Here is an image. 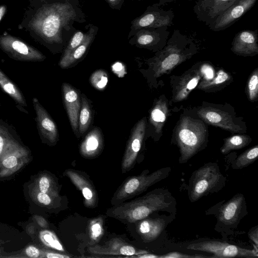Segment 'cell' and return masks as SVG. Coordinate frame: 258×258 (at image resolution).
I'll list each match as a JSON object with an SVG mask.
<instances>
[{"instance_id": "6da1fadb", "label": "cell", "mask_w": 258, "mask_h": 258, "mask_svg": "<svg viewBox=\"0 0 258 258\" xmlns=\"http://www.w3.org/2000/svg\"><path fill=\"white\" fill-rule=\"evenodd\" d=\"M86 22L79 0H29L18 28L57 53L64 48L76 31L74 23Z\"/></svg>"}, {"instance_id": "7a4b0ae2", "label": "cell", "mask_w": 258, "mask_h": 258, "mask_svg": "<svg viewBox=\"0 0 258 258\" xmlns=\"http://www.w3.org/2000/svg\"><path fill=\"white\" fill-rule=\"evenodd\" d=\"M176 203L168 190L156 188L141 197L112 206L106 214L122 223H133L157 212H173Z\"/></svg>"}, {"instance_id": "3957f363", "label": "cell", "mask_w": 258, "mask_h": 258, "mask_svg": "<svg viewBox=\"0 0 258 258\" xmlns=\"http://www.w3.org/2000/svg\"><path fill=\"white\" fill-rule=\"evenodd\" d=\"M206 134L207 130L202 122L187 116L182 118L176 132L180 153L179 163L187 162L202 149Z\"/></svg>"}, {"instance_id": "277c9868", "label": "cell", "mask_w": 258, "mask_h": 258, "mask_svg": "<svg viewBox=\"0 0 258 258\" xmlns=\"http://www.w3.org/2000/svg\"><path fill=\"white\" fill-rule=\"evenodd\" d=\"M226 178L217 163L209 162L195 171L189 180L188 195L194 202L209 194L217 192L225 184Z\"/></svg>"}, {"instance_id": "5b68a950", "label": "cell", "mask_w": 258, "mask_h": 258, "mask_svg": "<svg viewBox=\"0 0 258 258\" xmlns=\"http://www.w3.org/2000/svg\"><path fill=\"white\" fill-rule=\"evenodd\" d=\"M170 171V167L162 168L150 174L148 170H145L139 175L129 177L114 192L110 201L111 205H118L141 194L166 178Z\"/></svg>"}, {"instance_id": "8992f818", "label": "cell", "mask_w": 258, "mask_h": 258, "mask_svg": "<svg viewBox=\"0 0 258 258\" xmlns=\"http://www.w3.org/2000/svg\"><path fill=\"white\" fill-rule=\"evenodd\" d=\"M0 49L10 58L17 61L40 62L46 58L34 46L6 31L0 35Z\"/></svg>"}, {"instance_id": "52a82bcc", "label": "cell", "mask_w": 258, "mask_h": 258, "mask_svg": "<svg viewBox=\"0 0 258 258\" xmlns=\"http://www.w3.org/2000/svg\"><path fill=\"white\" fill-rule=\"evenodd\" d=\"M174 18V14L172 10H164L157 5V3L149 6L141 15L131 21L127 38H130L143 28L171 26L173 25Z\"/></svg>"}, {"instance_id": "ba28073f", "label": "cell", "mask_w": 258, "mask_h": 258, "mask_svg": "<svg viewBox=\"0 0 258 258\" xmlns=\"http://www.w3.org/2000/svg\"><path fill=\"white\" fill-rule=\"evenodd\" d=\"M187 249L202 251L213 254L211 257H257V252L219 240H209L192 243Z\"/></svg>"}, {"instance_id": "9c48e42d", "label": "cell", "mask_w": 258, "mask_h": 258, "mask_svg": "<svg viewBox=\"0 0 258 258\" xmlns=\"http://www.w3.org/2000/svg\"><path fill=\"white\" fill-rule=\"evenodd\" d=\"M246 214L245 198L242 194H237L220 207L217 214V224L221 226L234 228Z\"/></svg>"}, {"instance_id": "30bf717a", "label": "cell", "mask_w": 258, "mask_h": 258, "mask_svg": "<svg viewBox=\"0 0 258 258\" xmlns=\"http://www.w3.org/2000/svg\"><path fill=\"white\" fill-rule=\"evenodd\" d=\"M32 103L36 113L37 129L42 142L49 145H55L59 137L55 122L37 98H33Z\"/></svg>"}, {"instance_id": "8fae6325", "label": "cell", "mask_w": 258, "mask_h": 258, "mask_svg": "<svg viewBox=\"0 0 258 258\" xmlns=\"http://www.w3.org/2000/svg\"><path fill=\"white\" fill-rule=\"evenodd\" d=\"M257 0H236L210 25L209 29L215 32L224 30L238 21L255 5Z\"/></svg>"}, {"instance_id": "7c38bea8", "label": "cell", "mask_w": 258, "mask_h": 258, "mask_svg": "<svg viewBox=\"0 0 258 258\" xmlns=\"http://www.w3.org/2000/svg\"><path fill=\"white\" fill-rule=\"evenodd\" d=\"M168 26L147 28L140 30L129 40V43L138 47L157 50L163 47L170 34Z\"/></svg>"}, {"instance_id": "4fadbf2b", "label": "cell", "mask_w": 258, "mask_h": 258, "mask_svg": "<svg viewBox=\"0 0 258 258\" xmlns=\"http://www.w3.org/2000/svg\"><path fill=\"white\" fill-rule=\"evenodd\" d=\"M87 251L95 256L121 255L136 257L148 253L146 250L136 248L120 238L111 239L102 245H91Z\"/></svg>"}, {"instance_id": "5bb4252c", "label": "cell", "mask_w": 258, "mask_h": 258, "mask_svg": "<svg viewBox=\"0 0 258 258\" xmlns=\"http://www.w3.org/2000/svg\"><path fill=\"white\" fill-rule=\"evenodd\" d=\"M146 126V117H144L137 123L132 130L122 160L123 173L131 170L135 165L145 136Z\"/></svg>"}, {"instance_id": "9a60e30c", "label": "cell", "mask_w": 258, "mask_h": 258, "mask_svg": "<svg viewBox=\"0 0 258 258\" xmlns=\"http://www.w3.org/2000/svg\"><path fill=\"white\" fill-rule=\"evenodd\" d=\"M32 159L29 149L22 145L5 155L0 159V177H8L19 171Z\"/></svg>"}, {"instance_id": "2e32d148", "label": "cell", "mask_w": 258, "mask_h": 258, "mask_svg": "<svg viewBox=\"0 0 258 258\" xmlns=\"http://www.w3.org/2000/svg\"><path fill=\"white\" fill-rule=\"evenodd\" d=\"M236 0H195L193 7L197 18L208 26Z\"/></svg>"}, {"instance_id": "e0dca14e", "label": "cell", "mask_w": 258, "mask_h": 258, "mask_svg": "<svg viewBox=\"0 0 258 258\" xmlns=\"http://www.w3.org/2000/svg\"><path fill=\"white\" fill-rule=\"evenodd\" d=\"M62 96L72 128L79 138L78 119L81 106V100L78 91L68 83L62 85Z\"/></svg>"}, {"instance_id": "ac0fdd59", "label": "cell", "mask_w": 258, "mask_h": 258, "mask_svg": "<svg viewBox=\"0 0 258 258\" xmlns=\"http://www.w3.org/2000/svg\"><path fill=\"white\" fill-rule=\"evenodd\" d=\"M257 42V29L242 30L235 34L231 50L238 55L254 56L258 54Z\"/></svg>"}, {"instance_id": "d6986e66", "label": "cell", "mask_w": 258, "mask_h": 258, "mask_svg": "<svg viewBox=\"0 0 258 258\" xmlns=\"http://www.w3.org/2000/svg\"><path fill=\"white\" fill-rule=\"evenodd\" d=\"M198 112L199 116L209 124L230 132H241L240 126L235 124L226 112L211 107L202 108Z\"/></svg>"}, {"instance_id": "ffe728a7", "label": "cell", "mask_w": 258, "mask_h": 258, "mask_svg": "<svg viewBox=\"0 0 258 258\" xmlns=\"http://www.w3.org/2000/svg\"><path fill=\"white\" fill-rule=\"evenodd\" d=\"M85 27L87 30L84 40L68 56L60 58L58 64L61 68H67L82 58L94 41L99 30L98 27L92 24H89Z\"/></svg>"}, {"instance_id": "44dd1931", "label": "cell", "mask_w": 258, "mask_h": 258, "mask_svg": "<svg viewBox=\"0 0 258 258\" xmlns=\"http://www.w3.org/2000/svg\"><path fill=\"white\" fill-rule=\"evenodd\" d=\"M166 226L164 218L147 217L137 222V230L144 241L149 242L158 237Z\"/></svg>"}, {"instance_id": "7402d4cb", "label": "cell", "mask_w": 258, "mask_h": 258, "mask_svg": "<svg viewBox=\"0 0 258 258\" xmlns=\"http://www.w3.org/2000/svg\"><path fill=\"white\" fill-rule=\"evenodd\" d=\"M24 145L15 128L0 119V159L11 151Z\"/></svg>"}, {"instance_id": "603a6c76", "label": "cell", "mask_w": 258, "mask_h": 258, "mask_svg": "<svg viewBox=\"0 0 258 258\" xmlns=\"http://www.w3.org/2000/svg\"><path fill=\"white\" fill-rule=\"evenodd\" d=\"M66 175L81 191L84 198V204L88 208H94L97 203L96 192L91 182L81 174L73 170L66 171Z\"/></svg>"}, {"instance_id": "cb8c5ba5", "label": "cell", "mask_w": 258, "mask_h": 258, "mask_svg": "<svg viewBox=\"0 0 258 258\" xmlns=\"http://www.w3.org/2000/svg\"><path fill=\"white\" fill-rule=\"evenodd\" d=\"M0 89L10 97L16 103L17 107L21 111L28 113L24 109L27 107L25 98L18 86L0 69Z\"/></svg>"}, {"instance_id": "d4e9b609", "label": "cell", "mask_w": 258, "mask_h": 258, "mask_svg": "<svg viewBox=\"0 0 258 258\" xmlns=\"http://www.w3.org/2000/svg\"><path fill=\"white\" fill-rule=\"evenodd\" d=\"M103 139L100 130L93 128L85 137L80 146L81 154L86 157H93L102 148Z\"/></svg>"}, {"instance_id": "484cf974", "label": "cell", "mask_w": 258, "mask_h": 258, "mask_svg": "<svg viewBox=\"0 0 258 258\" xmlns=\"http://www.w3.org/2000/svg\"><path fill=\"white\" fill-rule=\"evenodd\" d=\"M201 75L197 71H192L183 76L177 85L173 100L178 102L185 99L197 86Z\"/></svg>"}, {"instance_id": "4316f807", "label": "cell", "mask_w": 258, "mask_h": 258, "mask_svg": "<svg viewBox=\"0 0 258 258\" xmlns=\"http://www.w3.org/2000/svg\"><path fill=\"white\" fill-rule=\"evenodd\" d=\"M36 189L54 199L59 198L58 187L54 178L49 174H39L31 185Z\"/></svg>"}, {"instance_id": "83f0119b", "label": "cell", "mask_w": 258, "mask_h": 258, "mask_svg": "<svg viewBox=\"0 0 258 258\" xmlns=\"http://www.w3.org/2000/svg\"><path fill=\"white\" fill-rule=\"evenodd\" d=\"M167 113V103L162 99L158 100L151 110L149 119L156 133H160L162 132Z\"/></svg>"}, {"instance_id": "f1b7e54d", "label": "cell", "mask_w": 258, "mask_h": 258, "mask_svg": "<svg viewBox=\"0 0 258 258\" xmlns=\"http://www.w3.org/2000/svg\"><path fill=\"white\" fill-rule=\"evenodd\" d=\"M81 106L78 119V130L80 136L83 135L88 129L92 121L91 107L87 98L82 94Z\"/></svg>"}, {"instance_id": "f546056e", "label": "cell", "mask_w": 258, "mask_h": 258, "mask_svg": "<svg viewBox=\"0 0 258 258\" xmlns=\"http://www.w3.org/2000/svg\"><path fill=\"white\" fill-rule=\"evenodd\" d=\"M251 138L244 135H235L224 140V143L221 148V152L226 154L234 150H238L247 146L251 142Z\"/></svg>"}, {"instance_id": "4dcf8cb0", "label": "cell", "mask_w": 258, "mask_h": 258, "mask_svg": "<svg viewBox=\"0 0 258 258\" xmlns=\"http://www.w3.org/2000/svg\"><path fill=\"white\" fill-rule=\"evenodd\" d=\"M258 157V146L256 145L241 154L234 161L232 168L241 169L253 163Z\"/></svg>"}, {"instance_id": "1f68e13d", "label": "cell", "mask_w": 258, "mask_h": 258, "mask_svg": "<svg viewBox=\"0 0 258 258\" xmlns=\"http://www.w3.org/2000/svg\"><path fill=\"white\" fill-rule=\"evenodd\" d=\"M39 238L45 246L60 252H64V249L55 234L48 230H41L39 232Z\"/></svg>"}, {"instance_id": "d6a6232c", "label": "cell", "mask_w": 258, "mask_h": 258, "mask_svg": "<svg viewBox=\"0 0 258 258\" xmlns=\"http://www.w3.org/2000/svg\"><path fill=\"white\" fill-rule=\"evenodd\" d=\"M29 195L32 200L39 206L49 207L54 205L55 199L47 194L39 191L32 185L30 187Z\"/></svg>"}, {"instance_id": "836d02e7", "label": "cell", "mask_w": 258, "mask_h": 258, "mask_svg": "<svg viewBox=\"0 0 258 258\" xmlns=\"http://www.w3.org/2000/svg\"><path fill=\"white\" fill-rule=\"evenodd\" d=\"M85 35L86 32L77 29L63 49V53L60 58L68 56L76 49L83 42Z\"/></svg>"}, {"instance_id": "e575fe53", "label": "cell", "mask_w": 258, "mask_h": 258, "mask_svg": "<svg viewBox=\"0 0 258 258\" xmlns=\"http://www.w3.org/2000/svg\"><path fill=\"white\" fill-rule=\"evenodd\" d=\"M108 81L107 73L103 70L94 72L90 76L91 84L96 89L102 91L106 87Z\"/></svg>"}, {"instance_id": "d590c367", "label": "cell", "mask_w": 258, "mask_h": 258, "mask_svg": "<svg viewBox=\"0 0 258 258\" xmlns=\"http://www.w3.org/2000/svg\"><path fill=\"white\" fill-rule=\"evenodd\" d=\"M90 237L94 241L98 240L103 234V221L100 218L93 219L89 225Z\"/></svg>"}, {"instance_id": "8d00e7d4", "label": "cell", "mask_w": 258, "mask_h": 258, "mask_svg": "<svg viewBox=\"0 0 258 258\" xmlns=\"http://www.w3.org/2000/svg\"><path fill=\"white\" fill-rule=\"evenodd\" d=\"M42 255L43 249L34 245H29L22 250L20 253L5 257L41 258L43 257Z\"/></svg>"}, {"instance_id": "74e56055", "label": "cell", "mask_w": 258, "mask_h": 258, "mask_svg": "<svg viewBox=\"0 0 258 258\" xmlns=\"http://www.w3.org/2000/svg\"><path fill=\"white\" fill-rule=\"evenodd\" d=\"M229 75L227 73L223 70H220L214 79L208 80H204L199 87L200 88H209L226 82L229 80Z\"/></svg>"}, {"instance_id": "f35d334b", "label": "cell", "mask_w": 258, "mask_h": 258, "mask_svg": "<svg viewBox=\"0 0 258 258\" xmlns=\"http://www.w3.org/2000/svg\"><path fill=\"white\" fill-rule=\"evenodd\" d=\"M247 94L250 101L255 100L258 95V70L256 69L252 74L247 84Z\"/></svg>"}, {"instance_id": "ab89813d", "label": "cell", "mask_w": 258, "mask_h": 258, "mask_svg": "<svg viewBox=\"0 0 258 258\" xmlns=\"http://www.w3.org/2000/svg\"><path fill=\"white\" fill-rule=\"evenodd\" d=\"M206 257L208 256L204 255H190L179 252H171L166 254L159 256V257L162 258H189V257Z\"/></svg>"}, {"instance_id": "60d3db41", "label": "cell", "mask_w": 258, "mask_h": 258, "mask_svg": "<svg viewBox=\"0 0 258 258\" xmlns=\"http://www.w3.org/2000/svg\"><path fill=\"white\" fill-rule=\"evenodd\" d=\"M111 68L114 73L119 77H123L126 73L125 67L120 62H116L112 66Z\"/></svg>"}, {"instance_id": "b9f144b4", "label": "cell", "mask_w": 258, "mask_h": 258, "mask_svg": "<svg viewBox=\"0 0 258 258\" xmlns=\"http://www.w3.org/2000/svg\"><path fill=\"white\" fill-rule=\"evenodd\" d=\"M43 257L47 258H68L70 256L55 251L43 249Z\"/></svg>"}, {"instance_id": "7bdbcfd3", "label": "cell", "mask_w": 258, "mask_h": 258, "mask_svg": "<svg viewBox=\"0 0 258 258\" xmlns=\"http://www.w3.org/2000/svg\"><path fill=\"white\" fill-rule=\"evenodd\" d=\"M109 7L113 10H120L124 0H105Z\"/></svg>"}, {"instance_id": "ee69618b", "label": "cell", "mask_w": 258, "mask_h": 258, "mask_svg": "<svg viewBox=\"0 0 258 258\" xmlns=\"http://www.w3.org/2000/svg\"><path fill=\"white\" fill-rule=\"evenodd\" d=\"M33 219L37 224L42 228L46 229L48 227V224L47 221L43 217L35 215H34Z\"/></svg>"}, {"instance_id": "f6af8a7d", "label": "cell", "mask_w": 258, "mask_h": 258, "mask_svg": "<svg viewBox=\"0 0 258 258\" xmlns=\"http://www.w3.org/2000/svg\"><path fill=\"white\" fill-rule=\"evenodd\" d=\"M249 238L254 242L257 246V226L253 227L248 232Z\"/></svg>"}, {"instance_id": "bcb514c9", "label": "cell", "mask_w": 258, "mask_h": 258, "mask_svg": "<svg viewBox=\"0 0 258 258\" xmlns=\"http://www.w3.org/2000/svg\"><path fill=\"white\" fill-rule=\"evenodd\" d=\"M7 11V6L5 4L0 5V22L5 16Z\"/></svg>"}, {"instance_id": "7dc6e473", "label": "cell", "mask_w": 258, "mask_h": 258, "mask_svg": "<svg viewBox=\"0 0 258 258\" xmlns=\"http://www.w3.org/2000/svg\"><path fill=\"white\" fill-rule=\"evenodd\" d=\"M132 1H142L144 0H132ZM175 0H159V2L158 3H157V5L159 7H160L161 6H165L167 3H172Z\"/></svg>"}, {"instance_id": "c3c4849f", "label": "cell", "mask_w": 258, "mask_h": 258, "mask_svg": "<svg viewBox=\"0 0 258 258\" xmlns=\"http://www.w3.org/2000/svg\"><path fill=\"white\" fill-rule=\"evenodd\" d=\"M159 256L155 255L153 254H150L148 253H146L143 254H141L138 256H137L136 257H140V258H150V257H159Z\"/></svg>"}, {"instance_id": "681fc988", "label": "cell", "mask_w": 258, "mask_h": 258, "mask_svg": "<svg viewBox=\"0 0 258 258\" xmlns=\"http://www.w3.org/2000/svg\"><path fill=\"white\" fill-rule=\"evenodd\" d=\"M2 243V242L1 241H0V247H1V245ZM0 255H1V249H0ZM0 257H1V255H0Z\"/></svg>"}, {"instance_id": "f907efd6", "label": "cell", "mask_w": 258, "mask_h": 258, "mask_svg": "<svg viewBox=\"0 0 258 258\" xmlns=\"http://www.w3.org/2000/svg\"><path fill=\"white\" fill-rule=\"evenodd\" d=\"M0 105H1V103H0Z\"/></svg>"}]
</instances>
